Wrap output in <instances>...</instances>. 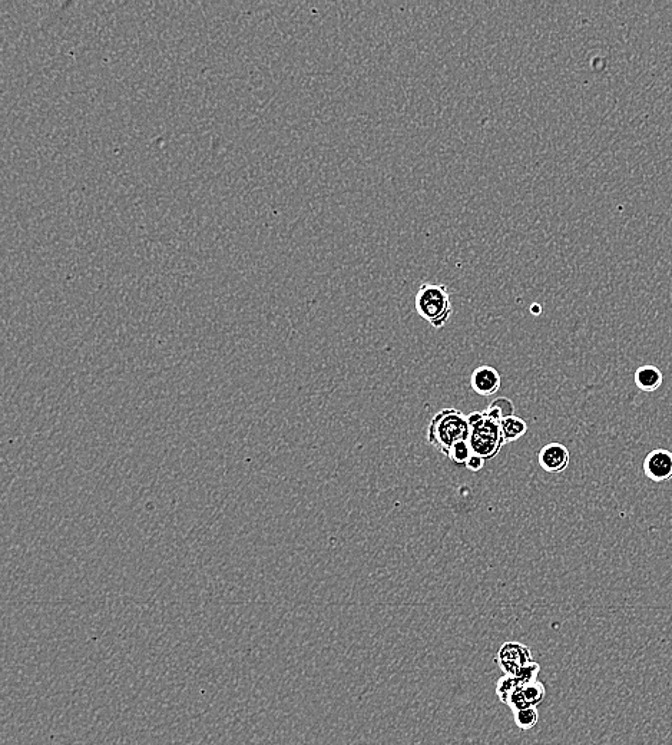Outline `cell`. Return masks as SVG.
Returning a JSON list of instances; mask_svg holds the SVG:
<instances>
[{
  "instance_id": "1",
  "label": "cell",
  "mask_w": 672,
  "mask_h": 745,
  "mask_svg": "<svg viewBox=\"0 0 672 745\" xmlns=\"http://www.w3.org/2000/svg\"><path fill=\"white\" fill-rule=\"evenodd\" d=\"M469 439L468 416L456 409H443L430 420L427 442L448 458L450 449Z\"/></svg>"
},
{
  "instance_id": "2",
  "label": "cell",
  "mask_w": 672,
  "mask_h": 745,
  "mask_svg": "<svg viewBox=\"0 0 672 745\" xmlns=\"http://www.w3.org/2000/svg\"><path fill=\"white\" fill-rule=\"evenodd\" d=\"M468 422V442L472 447L473 455H478L485 460L496 458L503 445H506L502 436L501 422L492 419L485 412L470 413Z\"/></svg>"
},
{
  "instance_id": "3",
  "label": "cell",
  "mask_w": 672,
  "mask_h": 745,
  "mask_svg": "<svg viewBox=\"0 0 672 745\" xmlns=\"http://www.w3.org/2000/svg\"><path fill=\"white\" fill-rule=\"evenodd\" d=\"M415 307L433 329H443L453 313L449 288L445 284L423 283L417 291Z\"/></svg>"
},
{
  "instance_id": "4",
  "label": "cell",
  "mask_w": 672,
  "mask_h": 745,
  "mask_svg": "<svg viewBox=\"0 0 672 745\" xmlns=\"http://www.w3.org/2000/svg\"><path fill=\"white\" fill-rule=\"evenodd\" d=\"M496 662L506 675L516 677L523 668L534 662V657L528 645L521 642H505L496 655Z\"/></svg>"
},
{
  "instance_id": "5",
  "label": "cell",
  "mask_w": 672,
  "mask_h": 745,
  "mask_svg": "<svg viewBox=\"0 0 672 745\" xmlns=\"http://www.w3.org/2000/svg\"><path fill=\"white\" fill-rule=\"evenodd\" d=\"M644 475L651 482L662 483L672 479V452L655 449L644 459Z\"/></svg>"
},
{
  "instance_id": "6",
  "label": "cell",
  "mask_w": 672,
  "mask_h": 745,
  "mask_svg": "<svg viewBox=\"0 0 672 745\" xmlns=\"http://www.w3.org/2000/svg\"><path fill=\"white\" fill-rule=\"evenodd\" d=\"M569 455L568 447L562 445V443H548L542 447L541 452L538 455L539 466L542 470L548 473H562L569 466Z\"/></svg>"
},
{
  "instance_id": "7",
  "label": "cell",
  "mask_w": 672,
  "mask_h": 745,
  "mask_svg": "<svg viewBox=\"0 0 672 745\" xmlns=\"http://www.w3.org/2000/svg\"><path fill=\"white\" fill-rule=\"evenodd\" d=\"M501 386V374L491 366H480L470 376V387L479 396H493Z\"/></svg>"
},
{
  "instance_id": "8",
  "label": "cell",
  "mask_w": 672,
  "mask_h": 745,
  "mask_svg": "<svg viewBox=\"0 0 672 745\" xmlns=\"http://www.w3.org/2000/svg\"><path fill=\"white\" fill-rule=\"evenodd\" d=\"M545 695V685L542 682L534 681L529 682V684H522L512 695L508 707L512 711L522 710L526 707H536L544 701Z\"/></svg>"
},
{
  "instance_id": "9",
  "label": "cell",
  "mask_w": 672,
  "mask_h": 745,
  "mask_svg": "<svg viewBox=\"0 0 672 745\" xmlns=\"http://www.w3.org/2000/svg\"><path fill=\"white\" fill-rule=\"evenodd\" d=\"M634 382L641 392L652 393L660 389L662 382H664V376H662L658 367L647 364V366H642L635 372Z\"/></svg>"
},
{
  "instance_id": "10",
  "label": "cell",
  "mask_w": 672,
  "mask_h": 745,
  "mask_svg": "<svg viewBox=\"0 0 672 745\" xmlns=\"http://www.w3.org/2000/svg\"><path fill=\"white\" fill-rule=\"evenodd\" d=\"M501 430L505 443L516 442L528 432V423L518 416L506 417L501 422Z\"/></svg>"
},
{
  "instance_id": "11",
  "label": "cell",
  "mask_w": 672,
  "mask_h": 745,
  "mask_svg": "<svg viewBox=\"0 0 672 745\" xmlns=\"http://www.w3.org/2000/svg\"><path fill=\"white\" fill-rule=\"evenodd\" d=\"M521 685L522 682L519 681L518 678L513 677V675L505 674L503 677L499 678L498 682H496V695H498L501 703L508 705L509 701H511L512 695L515 694V691L518 690Z\"/></svg>"
},
{
  "instance_id": "12",
  "label": "cell",
  "mask_w": 672,
  "mask_h": 745,
  "mask_svg": "<svg viewBox=\"0 0 672 745\" xmlns=\"http://www.w3.org/2000/svg\"><path fill=\"white\" fill-rule=\"evenodd\" d=\"M485 413L492 419L502 422L506 417L515 416V406H513L512 400L506 399V397H498V399L493 400Z\"/></svg>"
},
{
  "instance_id": "13",
  "label": "cell",
  "mask_w": 672,
  "mask_h": 745,
  "mask_svg": "<svg viewBox=\"0 0 672 745\" xmlns=\"http://www.w3.org/2000/svg\"><path fill=\"white\" fill-rule=\"evenodd\" d=\"M513 720H515L516 727L521 728V730H532L538 724V710H536V707H526L522 710L513 711Z\"/></svg>"
},
{
  "instance_id": "14",
  "label": "cell",
  "mask_w": 672,
  "mask_h": 745,
  "mask_svg": "<svg viewBox=\"0 0 672 745\" xmlns=\"http://www.w3.org/2000/svg\"><path fill=\"white\" fill-rule=\"evenodd\" d=\"M473 452L470 447L468 440H462V442L456 443L455 446L450 449L448 459L452 460L456 465H465L472 458Z\"/></svg>"
},
{
  "instance_id": "15",
  "label": "cell",
  "mask_w": 672,
  "mask_h": 745,
  "mask_svg": "<svg viewBox=\"0 0 672 745\" xmlns=\"http://www.w3.org/2000/svg\"><path fill=\"white\" fill-rule=\"evenodd\" d=\"M486 460L483 458H480L478 455H473L472 458L469 459V462L466 463V468L470 470V472H479V470L483 469V466H485Z\"/></svg>"
}]
</instances>
